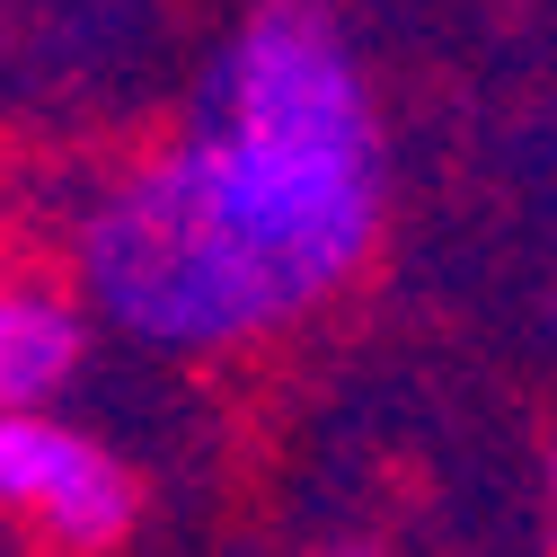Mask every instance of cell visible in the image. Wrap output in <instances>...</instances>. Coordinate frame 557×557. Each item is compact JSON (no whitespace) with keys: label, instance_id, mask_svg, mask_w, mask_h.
I'll list each match as a JSON object with an SVG mask.
<instances>
[{"label":"cell","instance_id":"obj_1","mask_svg":"<svg viewBox=\"0 0 557 557\" xmlns=\"http://www.w3.org/2000/svg\"><path fill=\"white\" fill-rule=\"evenodd\" d=\"M389 151L363 62L310 0H257L177 143L115 169L72 222V284L124 345L177 363L319 319L381 248Z\"/></svg>","mask_w":557,"mask_h":557},{"label":"cell","instance_id":"obj_2","mask_svg":"<svg viewBox=\"0 0 557 557\" xmlns=\"http://www.w3.org/2000/svg\"><path fill=\"white\" fill-rule=\"evenodd\" d=\"M143 522V478L62 407H0V531L36 548H115Z\"/></svg>","mask_w":557,"mask_h":557},{"label":"cell","instance_id":"obj_3","mask_svg":"<svg viewBox=\"0 0 557 557\" xmlns=\"http://www.w3.org/2000/svg\"><path fill=\"white\" fill-rule=\"evenodd\" d=\"M98 310L81 301L72 274H18L0 265V407H53L89 363Z\"/></svg>","mask_w":557,"mask_h":557},{"label":"cell","instance_id":"obj_4","mask_svg":"<svg viewBox=\"0 0 557 557\" xmlns=\"http://www.w3.org/2000/svg\"><path fill=\"white\" fill-rule=\"evenodd\" d=\"M548 522H557V451H548Z\"/></svg>","mask_w":557,"mask_h":557}]
</instances>
